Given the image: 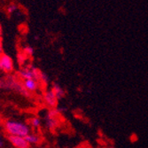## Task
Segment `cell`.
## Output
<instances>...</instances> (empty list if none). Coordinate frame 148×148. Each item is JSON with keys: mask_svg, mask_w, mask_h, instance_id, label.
Here are the masks:
<instances>
[{"mask_svg": "<svg viewBox=\"0 0 148 148\" xmlns=\"http://www.w3.org/2000/svg\"><path fill=\"white\" fill-rule=\"evenodd\" d=\"M13 69L14 64L12 59L5 53H3L0 56V71L5 74H10L13 71Z\"/></svg>", "mask_w": 148, "mask_h": 148, "instance_id": "cell-3", "label": "cell"}, {"mask_svg": "<svg viewBox=\"0 0 148 148\" xmlns=\"http://www.w3.org/2000/svg\"><path fill=\"white\" fill-rule=\"evenodd\" d=\"M4 146V139H3V137L2 135L0 134V148Z\"/></svg>", "mask_w": 148, "mask_h": 148, "instance_id": "cell-15", "label": "cell"}, {"mask_svg": "<svg viewBox=\"0 0 148 148\" xmlns=\"http://www.w3.org/2000/svg\"><path fill=\"white\" fill-rule=\"evenodd\" d=\"M3 53H4V51H3V43H2L1 38H0V56H1Z\"/></svg>", "mask_w": 148, "mask_h": 148, "instance_id": "cell-14", "label": "cell"}, {"mask_svg": "<svg viewBox=\"0 0 148 148\" xmlns=\"http://www.w3.org/2000/svg\"><path fill=\"white\" fill-rule=\"evenodd\" d=\"M16 8H17V6H16L15 5H11L7 8V10H8L9 12H12L13 11H15V10H16Z\"/></svg>", "mask_w": 148, "mask_h": 148, "instance_id": "cell-13", "label": "cell"}, {"mask_svg": "<svg viewBox=\"0 0 148 148\" xmlns=\"http://www.w3.org/2000/svg\"><path fill=\"white\" fill-rule=\"evenodd\" d=\"M4 130L8 134V136L26 138L31 133L30 127L28 124L16 120L5 121L4 123Z\"/></svg>", "mask_w": 148, "mask_h": 148, "instance_id": "cell-1", "label": "cell"}, {"mask_svg": "<svg viewBox=\"0 0 148 148\" xmlns=\"http://www.w3.org/2000/svg\"><path fill=\"white\" fill-rule=\"evenodd\" d=\"M44 100L45 104L50 107H55L58 104V99L51 90L45 91L44 95Z\"/></svg>", "mask_w": 148, "mask_h": 148, "instance_id": "cell-6", "label": "cell"}, {"mask_svg": "<svg viewBox=\"0 0 148 148\" xmlns=\"http://www.w3.org/2000/svg\"><path fill=\"white\" fill-rule=\"evenodd\" d=\"M0 89H5V90L8 89V90H14L25 97H28L30 95V93L24 89L23 85L21 84L14 77H12L11 75L0 80Z\"/></svg>", "mask_w": 148, "mask_h": 148, "instance_id": "cell-2", "label": "cell"}, {"mask_svg": "<svg viewBox=\"0 0 148 148\" xmlns=\"http://www.w3.org/2000/svg\"><path fill=\"white\" fill-rule=\"evenodd\" d=\"M25 139L27 140V142L29 144V145H37V144L40 143V141H41L40 137L37 135V134H35V133L29 134V135L25 138Z\"/></svg>", "mask_w": 148, "mask_h": 148, "instance_id": "cell-9", "label": "cell"}, {"mask_svg": "<svg viewBox=\"0 0 148 148\" xmlns=\"http://www.w3.org/2000/svg\"><path fill=\"white\" fill-rule=\"evenodd\" d=\"M19 75L23 80H27V79L38 80L40 78V75H41V74H39L36 71V69H35L34 68H30V66H26V68L21 69Z\"/></svg>", "mask_w": 148, "mask_h": 148, "instance_id": "cell-4", "label": "cell"}, {"mask_svg": "<svg viewBox=\"0 0 148 148\" xmlns=\"http://www.w3.org/2000/svg\"><path fill=\"white\" fill-rule=\"evenodd\" d=\"M56 114L55 113H49V116L46 119V127L48 129H53L57 126V121L55 118Z\"/></svg>", "mask_w": 148, "mask_h": 148, "instance_id": "cell-8", "label": "cell"}, {"mask_svg": "<svg viewBox=\"0 0 148 148\" xmlns=\"http://www.w3.org/2000/svg\"><path fill=\"white\" fill-rule=\"evenodd\" d=\"M51 90L53 91V93L55 94V96L57 97L58 99H62L65 96V90L59 84H57L52 85Z\"/></svg>", "mask_w": 148, "mask_h": 148, "instance_id": "cell-10", "label": "cell"}, {"mask_svg": "<svg viewBox=\"0 0 148 148\" xmlns=\"http://www.w3.org/2000/svg\"><path fill=\"white\" fill-rule=\"evenodd\" d=\"M1 33H2V28H1V25H0V36H1Z\"/></svg>", "mask_w": 148, "mask_h": 148, "instance_id": "cell-16", "label": "cell"}, {"mask_svg": "<svg viewBox=\"0 0 148 148\" xmlns=\"http://www.w3.org/2000/svg\"><path fill=\"white\" fill-rule=\"evenodd\" d=\"M8 141L15 148H29L30 147L29 144L27 142L25 138H22V137L8 136Z\"/></svg>", "mask_w": 148, "mask_h": 148, "instance_id": "cell-5", "label": "cell"}, {"mask_svg": "<svg viewBox=\"0 0 148 148\" xmlns=\"http://www.w3.org/2000/svg\"><path fill=\"white\" fill-rule=\"evenodd\" d=\"M24 89L28 91V92H35L37 90L39 87L38 81L36 79H27L23 80V84H22Z\"/></svg>", "mask_w": 148, "mask_h": 148, "instance_id": "cell-7", "label": "cell"}, {"mask_svg": "<svg viewBox=\"0 0 148 148\" xmlns=\"http://www.w3.org/2000/svg\"><path fill=\"white\" fill-rule=\"evenodd\" d=\"M24 51H25V52H26V54H27V55L31 56V55L34 54V48L31 47V46H26V47L24 48Z\"/></svg>", "mask_w": 148, "mask_h": 148, "instance_id": "cell-12", "label": "cell"}, {"mask_svg": "<svg viewBox=\"0 0 148 148\" xmlns=\"http://www.w3.org/2000/svg\"><path fill=\"white\" fill-rule=\"evenodd\" d=\"M42 124V122H41V119L38 118V117H33L31 118L30 120V125L33 127V128H39Z\"/></svg>", "mask_w": 148, "mask_h": 148, "instance_id": "cell-11", "label": "cell"}]
</instances>
